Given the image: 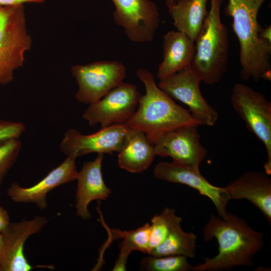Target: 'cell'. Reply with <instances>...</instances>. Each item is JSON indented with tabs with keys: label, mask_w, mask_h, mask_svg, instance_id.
<instances>
[{
	"label": "cell",
	"mask_w": 271,
	"mask_h": 271,
	"mask_svg": "<svg viewBox=\"0 0 271 271\" xmlns=\"http://www.w3.org/2000/svg\"><path fill=\"white\" fill-rule=\"evenodd\" d=\"M202 230L205 241L216 239L218 253L212 257H204V262L193 266V271H219L251 266L254 255L264 245L262 233L230 212L224 219L212 215Z\"/></svg>",
	"instance_id": "cell-1"
},
{
	"label": "cell",
	"mask_w": 271,
	"mask_h": 271,
	"mask_svg": "<svg viewBox=\"0 0 271 271\" xmlns=\"http://www.w3.org/2000/svg\"><path fill=\"white\" fill-rule=\"evenodd\" d=\"M267 0H228L225 14L232 18L239 44L240 75L243 80L271 79V43L259 37V11Z\"/></svg>",
	"instance_id": "cell-2"
},
{
	"label": "cell",
	"mask_w": 271,
	"mask_h": 271,
	"mask_svg": "<svg viewBox=\"0 0 271 271\" xmlns=\"http://www.w3.org/2000/svg\"><path fill=\"white\" fill-rule=\"evenodd\" d=\"M136 75L144 84L146 93L141 95L138 109L125 122L128 126L144 132L154 145L166 132L183 126L201 125L188 109L177 104L158 87L148 70L139 69Z\"/></svg>",
	"instance_id": "cell-3"
},
{
	"label": "cell",
	"mask_w": 271,
	"mask_h": 271,
	"mask_svg": "<svg viewBox=\"0 0 271 271\" xmlns=\"http://www.w3.org/2000/svg\"><path fill=\"white\" fill-rule=\"evenodd\" d=\"M223 0H210V8L195 40L191 65L202 82L213 85L219 82L227 69L229 39L220 17Z\"/></svg>",
	"instance_id": "cell-4"
},
{
	"label": "cell",
	"mask_w": 271,
	"mask_h": 271,
	"mask_svg": "<svg viewBox=\"0 0 271 271\" xmlns=\"http://www.w3.org/2000/svg\"><path fill=\"white\" fill-rule=\"evenodd\" d=\"M32 44L23 5L0 7V87L13 80Z\"/></svg>",
	"instance_id": "cell-5"
},
{
	"label": "cell",
	"mask_w": 271,
	"mask_h": 271,
	"mask_svg": "<svg viewBox=\"0 0 271 271\" xmlns=\"http://www.w3.org/2000/svg\"><path fill=\"white\" fill-rule=\"evenodd\" d=\"M233 108L247 128L262 143L266 153L265 173L271 174V103L261 92L241 83L233 87L231 96Z\"/></svg>",
	"instance_id": "cell-6"
},
{
	"label": "cell",
	"mask_w": 271,
	"mask_h": 271,
	"mask_svg": "<svg viewBox=\"0 0 271 271\" xmlns=\"http://www.w3.org/2000/svg\"><path fill=\"white\" fill-rule=\"evenodd\" d=\"M71 72L78 85L76 99L88 105L100 100L122 83L126 76L125 66L117 61L76 65L71 67Z\"/></svg>",
	"instance_id": "cell-7"
},
{
	"label": "cell",
	"mask_w": 271,
	"mask_h": 271,
	"mask_svg": "<svg viewBox=\"0 0 271 271\" xmlns=\"http://www.w3.org/2000/svg\"><path fill=\"white\" fill-rule=\"evenodd\" d=\"M201 82L191 64L160 80L158 86L171 97L186 105L200 125L213 126L218 119V114L203 96Z\"/></svg>",
	"instance_id": "cell-8"
},
{
	"label": "cell",
	"mask_w": 271,
	"mask_h": 271,
	"mask_svg": "<svg viewBox=\"0 0 271 271\" xmlns=\"http://www.w3.org/2000/svg\"><path fill=\"white\" fill-rule=\"evenodd\" d=\"M141 94L137 86L122 82L97 101L89 104L82 118L90 126L105 127L125 123L133 114Z\"/></svg>",
	"instance_id": "cell-9"
},
{
	"label": "cell",
	"mask_w": 271,
	"mask_h": 271,
	"mask_svg": "<svg viewBox=\"0 0 271 271\" xmlns=\"http://www.w3.org/2000/svg\"><path fill=\"white\" fill-rule=\"evenodd\" d=\"M131 129L125 123L101 127L98 131L90 134H83L74 128H69L64 134L60 144V150L67 156L75 158L93 153L103 154L118 153L124 146Z\"/></svg>",
	"instance_id": "cell-10"
},
{
	"label": "cell",
	"mask_w": 271,
	"mask_h": 271,
	"mask_svg": "<svg viewBox=\"0 0 271 271\" xmlns=\"http://www.w3.org/2000/svg\"><path fill=\"white\" fill-rule=\"evenodd\" d=\"M113 20L128 39L137 43L153 40L159 27V9L150 0H111Z\"/></svg>",
	"instance_id": "cell-11"
},
{
	"label": "cell",
	"mask_w": 271,
	"mask_h": 271,
	"mask_svg": "<svg viewBox=\"0 0 271 271\" xmlns=\"http://www.w3.org/2000/svg\"><path fill=\"white\" fill-rule=\"evenodd\" d=\"M153 173L158 179L185 185L196 190L212 201L219 217L224 219L226 218V207L230 200L225 187L210 183L200 173L199 167L174 162H161L156 165Z\"/></svg>",
	"instance_id": "cell-12"
},
{
	"label": "cell",
	"mask_w": 271,
	"mask_h": 271,
	"mask_svg": "<svg viewBox=\"0 0 271 271\" xmlns=\"http://www.w3.org/2000/svg\"><path fill=\"white\" fill-rule=\"evenodd\" d=\"M198 127L183 126L164 133L154 145L156 155L169 157L178 164L199 167L207 151L200 143Z\"/></svg>",
	"instance_id": "cell-13"
},
{
	"label": "cell",
	"mask_w": 271,
	"mask_h": 271,
	"mask_svg": "<svg viewBox=\"0 0 271 271\" xmlns=\"http://www.w3.org/2000/svg\"><path fill=\"white\" fill-rule=\"evenodd\" d=\"M47 222V219L43 216L10 222L2 232L4 246L0 255V266L2 271H29L34 268L24 254V245L27 239L39 232Z\"/></svg>",
	"instance_id": "cell-14"
},
{
	"label": "cell",
	"mask_w": 271,
	"mask_h": 271,
	"mask_svg": "<svg viewBox=\"0 0 271 271\" xmlns=\"http://www.w3.org/2000/svg\"><path fill=\"white\" fill-rule=\"evenodd\" d=\"M75 158L67 156L58 166L51 171L37 184L24 188L16 183L7 189L9 197L17 203H35L40 209L47 207L46 196L54 188L76 180Z\"/></svg>",
	"instance_id": "cell-15"
},
{
	"label": "cell",
	"mask_w": 271,
	"mask_h": 271,
	"mask_svg": "<svg viewBox=\"0 0 271 271\" xmlns=\"http://www.w3.org/2000/svg\"><path fill=\"white\" fill-rule=\"evenodd\" d=\"M104 154H97L92 161L84 162L76 178L75 208L78 216L84 220L91 217L89 204L95 200H106L111 190L105 184L101 171Z\"/></svg>",
	"instance_id": "cell-16"
},
{
	"label": "cell",
	"mask_w": 271,
	"mask_h": 271,
	"mask_svg": "<svg viewBox=\"0 0 271 271\" xmlns=\"http://www.w3.org/2000/svg\"><path fill=\"white\" fill-rule=\"evenodd\" d=\"M231 199H246L271 223V178L265 172L247 171L225 187Z\"/></svg>",
	"instance_id": "cell-17"
},
{
	"label": "cell",
	"mask_w": 271,
	"mask_h": 271,
	"mask_svg": "<svg viewBox=\"0 0 271 271\" xmlns=\"http://www.w3.org/2000/svg\"><path fill=\"white\" fill-rule=\"evenodd\" d=\"M163 60L158 67L160 80L192 64L195 50V41L184 33L170 31L163 37Z\"/></svg>",
	"instance_id": "cell-18"
},
{
	"label": "cell",
	"mask_w": 271,
	"mask_h": 271,
	"mask_svg": "<svg viewBox=\"0 0 271 271\" xmlns=\"http://www.w3.org/2000/svg\"><path fill=\"white\" fill-rule=\"evenodd\" d=\"M155 156L154 145L146 134L131 128L124 146L118 152V165L130 173H142L150 167Z\"/></svg>",
	"instance_id": "cell-19"
},
{
	"label": "cell",
	"mask_w": 271,
	"mask_h": 271,
	"mask_svg": "<svg viewBox=\"0 0 271 271\" xmlns=\"http://www.w3.org/2000/svg\"><path fill=\"white\" fill-rule=\"evenodd\" d=\"M208 0H176L167 7L177 30L195 40L208 11Z\"/></svg>",
	"instance_id": "cell-20"
},
{
	"label": "cell",
	"mask_w": 271,
	"mask_h": 271,
	"mask_svg": "<svg viewBox=\"0 0 271 271\" xmlns=\"http://www.w3.org/2000/svg\"><path fill=\"white\" fill-rule=\"evenodd\" d=\"M182 218L178 216L164 241L149 254L154 256L183 255L193 258L196 254L197 236L181 228Z\"/></svg>",
	"instance_id": "cell-21"
},
{
	"label": "cell",
	"mask_w": 271,
	"mask_h": 271,
	"mask_svg": "<svg viewBox=\"0 0 271 271\" xmlns=\"http://www.w3.org/2000/svg\"><path fill=\"white\" fill-rule=\"evenodd\" d=\"M118 237L123 239L120 243L118 257L112 268L113 271L126 270V264L129 254L133 250L143 253L149 252L150 224L147 223L134 230L128 231L114 230Z\"/></svg>",
	"instance_id": "cell-22"
},
{
	"label": "cell",
	"mask_w": 271,
	"mask_h": 271,
	"mask_svg": "<svg viewBox=\"0 0 271 271\" xmlns=\"http://www.w3.org/2000/svg\"><path fill=\"white\" fill-rule=\"evenodd\" d=\"M141 267L149 271H193V266L183 255L154 256L149 255L141 262Z\"/></svg>",
	"instance_id": "cell-23"
},
{
	"label": "cell",
	"mask_w": 271,
	"mask_h": 271,
	"mask_svg": "<svg viewBox=\"0 0 271 271\" xmlns=\"http://www.w3.org/2000/svg\"><path fill=\"white\" fill-rule=\"evenodd\" d=\"M178 217L173 209L165 208L160 214L152 218L148 254L164 241Z\"/></svg>",
	"instance_id": "cell-24"
},
{
	"label": "cell",
	"mask_w": 271,
	"mask_h": 271,
	"mask_svg": "<svg viewBox=\"0 0 271 271\" xmlns=\"http://www.w3.org/2000/svg\"><path fill=\"white\" fill-rule=\"evenodd\" d=\"M22 149L19 139L0 143V186L7 173L16 162Z\"/></svg>",
	"instance_id": "cell-25"
},
{
	"label": "cell",
	"mask_w": 271,
	"mask_h": 271,
	"mask_svg": "<svg viewBox=\"0 0 271 271\" xmlns=\"http://www.w3.org/2000/svg\"><path fill=\"white\" fill-rule=\"evenodd\" d=\"M26 129L21 122L0 120V143L6 141L19 139Z\"/></svg>",
	"instance_id": "cell-26"
},
{
	"label": "cell",
	"mask_w": 271,
	"mask_h": 271,
	"mask_svg": "<svg viewBox=\"0 0 271 271\" xmlns=\"http://www.w3.org/2000/svg\"><path fill=\"white\" fill-rule=\"evenodd\" d=\"M44 0H0V7L23 5L25 3H41Z\"/></svg>",
	"instance_id": "cell-27"
},
{
	"label": "cell",
	"mask_w": 271,
	"mask_h": 271,
	"mask_svg": "<svg viewBox=\"0 0 271 271\" xmlns=\"http://www.w3.org/2000/svg\"><path fill=\"white\" fill-rule=\"evenodd\" d=\"M10 223V220L8 212L0 206V232H2Z\"/></svg>",
	"instance_id": "cell-28"
},
{
	"label": "cell",
	"mask_w": 271,
	"mask_h": 271,
	"mask_svg": "<svg viewBox=\"0 0 271 271\" xmlns=\"http://www.w3.org/2000/svg\"><path fill=\"white\" fill-rule=\"evenodd\" d=\"M271 27L269 25L265 28L262 27L260 32L259 37L260 38L271 43Z\"/></svg>",
	"instance_id": "cell-29"
},
{
	"label": "cell",
	"mask_w": 271,
	"mask_h": 271,
	"mask_svg": "<svg viewBox=\"0 0 271 271\" xmlns=\"http://www.w3.org/2000/svg\"><path fill=\"white\" fill-rule=\"evenodd\" d=\"M4 246L3 237L2 232H0V255L2 254Z\"/></svg>",
	"instance_id": "cell-30"
},
{
	"label": "cell",
	"mask_w": 271,
	"mask_h": 271,
	"mask_svg": "<svg viewBox=\"0 0 271 271\" xmlns=\"http://www.w3.org/2000/svg\"><path fill=\"white\" fill-rule=\"evenodd\" d=\"M176 0H166V4L167 6H169L172 4H173Z\"/></svg>",
	"instance_id": "cell-31"
},
{
	"label": "cell",
	"mask_w": 271,
	"mask_h": 271,
	"mask_svg": "<svg viewBox=\"0 0 271 271\" xmlns=\"http://www.w3.org/2000/svg\"><path fill=\"white\" fill-rule=\"evenodd\" d=\"M0 271H2V268L1 267V266H0Z\"/></svg>",
	"instance_id": "cell-32"
}]
</instances>
